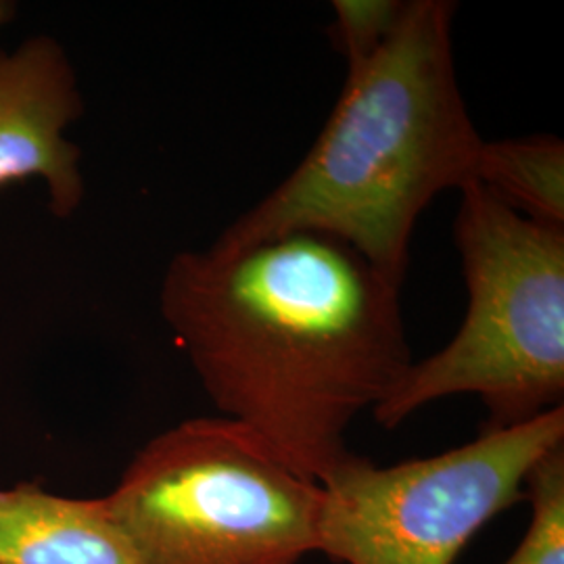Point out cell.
I'll return each instance as SVG.
<instances>
[{
    "instance_id": "5b68a950",
    "label": "cell",
    "mask_w": 564,
    "mask_h": 564,
    "mask_svg": "<svg viewBox=\"0 0 564 564\" xmlns=\"http://www.w3.org/2000/svg\"><path fill=\"white\" fill-rule=\"evenodd\" d=\"M564 444V405L508 429H484L431 458L377 466L349 454L326 479L318 547L337 564H454L524 481Z\"/></svg>"
},
{
    "instance_id": "52a82bcc",
    "label": "cell",
    "mask_w": 564,
    "mask_h": 564,
    "mask_svg": "<svg viewBox=\"0 0 564 564\" xmlns=\"http://www.w3.org/2000/svg\"><path fill=\"white\" fill-rule=\"evenodd\" d=\"M0 564H142L107 498L0 487Z\"/></svg>"
},
{
    "instance_id": "ba28073f",
    "label": "cell",
    "mask_w": 564,
    "mask_h": 564,
    "mask_svg": "<svg viewBox=\"0 0 564 564\" xmlns=\"http://www.w3.org/2000/svg\"><path fill=\"white\" fill-rule=\"evenodd\" d=\"M475 182L531 223L564 228V142L556 137L484 141Z\"/></svg>"
},
{
    "instance_id": "9c48e42d",
    "label": "cell",
    "mask_w": 564,
    "mask_h": 564,
    "mask_svg": "<svg viewBox=\"0 0 564 564\" xmlns=\"http://www.w3.org/2000/svg\"><path fill=\"white\" fill-rule=\"evenodd\" d=\"M531 523L505 564H564V444L552 447L524 481Z\"/></svg>"
},
{
    "instance_id": "277c9868",
    "label": "cell",
    "mask_w": 564,
    "mask_h": 564,
    "mask_svg": "<svg viewBox=\"0 0 564 564\" xmlns=\"http://www.w3.org/2000/svg\"><path fill=\"white\" fill-rule=\"evenodd\" d=\"M105 498L142 564H300L318 547L321 484L226 416L155 435Z\"/></svg>"
},
{
    "instance_id": "8992f818",
    "label": "cell",
    "mask_w": 564,
    "mask_h": 564,
    "mask_svg": "<svg viewBox=\"0 0 564 564\" xmlns=\"http://www.w3.org/2000/svg\"><path fill=\"white\" fill-rule=\"evenodd\" d=\"M84 111L65 48L48 36L0 53V188L41 178L48 207L69 218L84 199L80 149L65 130Z\"/></svg>"
},
{
    "instance_id": "30bf717a",
    "label": "cell",
    "mask_w": 564,
    "mask_h": 564,
    "mask_svg": "<svg viewBox=\"0 0 564 564\" xmlns=\"http://www.w3.org/2000/svg\"><path fill=\"white\" fill-rule=\"evenodd\" d=\"M402 0H335L333 42L347 59V72L370 59L402 15Z\"/></svg>"
},
{
    "instance_id": "3957f363",
    "label": "cell",
    "mask_w": 564,
    "mask_h": 564,
    "mask_svg": "<svg viewBox=\"0 0 564 564\" xmlns=\"http://www.w3.org/2000/svg\"><path fill=\"white\" fill-rule=\"evenodd\" d=\"M468 305L454 339L412 362L372 414L387 431L424 405L477 395L485 429L564 402V228L531 223L470 182L454 223Z\"/></svg>"
},
{
    "instance_id": "8fae6325",
    "label": "cell",
    "mask_w": 564,
    "mask_h": 564,
    "mask_svg": "<svg viewBox=\"0 0 564 564\" xmlns=\"http://www.w3.org/2000/svg\"><path fill=\"white\" fill-rule=\"evenodd\" d=\"M13 15H15V7H13L11 2L0 0V30H2L9 21L13 20Z\"/></svg>"
},
{
    "instance_id": "6da1fadb",
    "label": "cell",
    "mask_w": 564,
    "mask_h": 564,
    "mask_svg": "<svg viewBox=\"0 0 564 564\" xmlns=\"http://www.w3.org/2000/svg\"><path fill=\"white\" fill-rule=\"evenodd\" d=\"M402 284L321 232L182 251L162 316L207 398L318 484L412 360Z\"/></svg>"
},
{
    "instance_id": "7a4b0ae2",
    "label": "cell",
    "mask_w": 564,
    "mask_h": 564,
    "mask_svg": "<svg viewBox=\"0 0 564 564\" xmlns=\"http://www.w3.org/2000/svg\"><path fill=\"white\" fill-rule=\"evenodd\" d=\"M449 0H408L300 165L216 239L241 247L286 232L345 242L403 284L429 203L475 182L484 139L458 86Z\"/></svg>"
}]
</instances>
